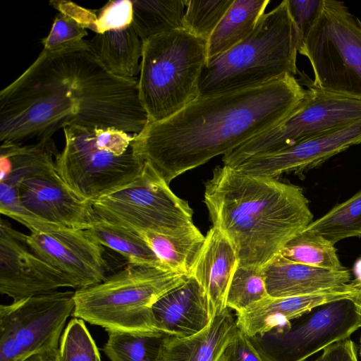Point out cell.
Segmentation results:
<instances>
[{
    "instance_id": "cell-1",
    "label": "cell",
    "mask_w": 361,
    "mask_h": 361,
    "mask_svg": "<svg viewBox=\"0 0 361 361\" xmlns=\"http://www.w3.org/2000/svg\"><path fill=\"white\" fill-rule=\"evenodd\" d=\"M305 93L294 75H286L261 85L200 96L172 116L147 123L135 134L134 147L169 185L281 124Z\"/></svg>"
},
{
    "instance_id": "cell-2",
    "label": "cell",
    "mask_w": 361,
    "mask_h": 361,
    "mask_svg": "<svg viewBox=\"0 0 361 361\" xmlns=\"http://www.w3.org/2000/svg\"><path fill=\"white\" fill-rule=\"evenodd\" d=\"M204 202L213 226L234 247L238 267H263L313 221L300 187L226 165L205 183Z\"/></svg>"
},
{
    "instance_id": "cell-3",
    "label": "cell",
    "mask_w": 361,
    "mask_h": 361,
    "mask_svg": "<svg viewBox=\"0 0 361 361\" xmlns=\"http://www.w3.org/2000/svg\"><path fill=\"white\" fill-rule=\"evenodd\" d=\"M300 43L288 0L264 13L254 30L224 54L208 61L200 79V96L261 85L295 75Z\"/></svg>"
},
{
    "instance_id": "cell-4",
    "label": "cell",
    "mask_w": 361,
    "mask_h": 361,
    "mask_svg": "<svg viewBox=\"0 0 361 361\" xmlns=\"http://www.w3.org/2000/svg\"><path fill=\"white\" fill-rule=\"evenodd\" d=\"M78 104L69 83L51 54L37 59L0 92L1 143L51 138L74 123Z\"/></svg>"
},
{
    "instance_id": "cell-5",
    "label": "cell",
    "mask_w": 361,
    "mask_h": 361,
    "mask_svg": "<svg viewBox=\"0 0 361 361\" xmlns=\"http://www.w3.org/2000/svg\"><path fill=\"white\" fill-rule=\"evenodd\" d=\"M188 275L128 263L102 282L77 289L73 316L106 331L157 333L152 307Z\"/></svg>"
},
{
    "instance_id": "cell-6",
    "label": "cell",
    "mask_w": 361,
    "mask_h": 361,
    "mask_svg": "<svg viewBox=\"0 0 361 361\" xmlns=\"http://www.w3.org/2000/svg\"><path fill=\"white\" fill-rule=\"evenodd\" d=\"M63 129L65 146L55 158L56 171L81 199L92 202L141 173L145 161L135 149V134L73 124Z\"/></svg>"
},
{
    "instance_id": "cell-7",
    "label": "cell",
    "mask_w": 361,
    "mask_h": 361,
    "mask_svg": "<svg viewBox=\"0 0 361 361\" xmlns=\"http://www.w3.org/2000/svg\"><path fill=\"white\" fill-rule=\"evenodd\" d=\"M207 42L183 29L142 41L138 93L148 123L165 120L200 97Z\"/></svg>"
},
{
    "instance_id": "cell-8",
    "label": "cell",
    "mask_w": 361,
    "mask_h": 361,
    "mask_svg": "<svg viewBox=\"0 0 361 361\" xmlns=\"http://www.w3.org/2000/svg\"><path fill=\"white\" fill-rule=\"evenodd\" d=\"M54 51L73 79L78 98L80 111L73 125L114 128L133 134L143 130L148 116L140 100L136 78L109 71L85 39Z\"/></svg>"
},
{
    "instance_id": "cell-9",
    "label": "cell",
    "mask_w": 361,
    "mask_h": 361,
    "mask_svg": "<svg viewBox=\"0 0 361 361\" xmlns=\"http://www.w3.org/2000/svg\"><path fill=\"white\" fill-rule=\"evenodd\" d=\"M298 52L312 67V84L361 101V21L343 2L322 0Z\"/></svg>"
},
{
    "instance_id": "cell-10",
    "label": "cell",
    "mask_w": 361,
    "mask_h": 361,
    "mask_svg": "<svg viewBox=\"0 0 361 361\" xmlns=\"http://www.w3.org/2000/svg\"><path fill=\"white\" fill-rule=\"evenodd\" d=\"M91 204L98 219L135 232L173 235L196 228L188 202L147 161L133 180Z\"/></svg>"
},
{
    "instance_id": "cell-11",
    "label": "cell",
    "mask_w": 361,
    "mask_h": 361,
    "mask_svg": "<svg viewBox=\"0 0 361 361\" xmlns=\"http://www.w3.org/2000/svg\"><path fill=\"white\" fill-rule=\"evenodd\" d=\"M305 85L303 100L286 120L224 155V165L235 167L251 157L281 151L361 120L360 100L325 91L312 81Z\"/></svg>"
},
{
    "instance_id": "cell-12",
    "label": "cell",
    "mask_w": 361,
    "mask_h": 361,
    "mask_svg": "<svg viewBox=\"0 0 361 361\" xmlns=\"http://www.w3.org/2000/svg\"><path fill=\"white\" fill-rule=\"evenodd\" d=\"M282 328L249 337L266 361H305L361 327L360 307L350 298L313 308Z\"/></svg>"
},
{
    "instance_id": "cell-13",
    "label": "cell",
    "mask_w": 361,
    "mask_h": 361,
    "mask_svg": "<svg viewBox=\"0 0 361 361\" xmlns=\"http://www.w3.org/2000/svg\"><path fill=\"white\" fill-rule=\"evenodd\" d=\"M75 291H54L0 306V361H23L58 348Z\"/></svg>"
},
{
    "instance_id": "cell-14",
    "label": "cell",
    "mask_w": 361,
    "mask_h": 361,
    "mask_svg": "<svg viewBox=\"0 0 361 361\" xmlns=\"http://www.w3.org/2000/svg\"><path fill=\"white\" fill-rule=\"evenodd\" d=\"M25 235L1 219L0 293L18 301L61 288H75L68 277L32 251Z\"/></svg>"
},
{
    "instance_id": "cell-15",
    "label": "cell",
    "mask_w": 361,
    "mask_h": 361,
    "mask_svg": "<svg viewBox=\"0 0 361 361\" xmlns=\"http://www.w3.org/2000/svg\"><path fill=\"white\" fill-rule=\"evenodd\" d=\"M25 240L32 252L68 277L76 289L97 284L107 276L104 247L85 230L35 232L26 235Z\"/></svg>"
},
{
    "instance_id": "cell-16",
    "label": "cell",
    "mask_w": 361,
    "mask_h": 361,
    "mask_svg": "<svg viewBox=\"0 0 361 361\" xmlns=\"http://www.w3.org/2000/svg\"><path fill=\"white\" fill-rule=\"evenodd\" d=\"M17 187L24 207L45 221L86 230L97 221L91 202L63 180L56 166L21 180Z\"/></svg>"
},
{
    "instance_id": "cell-17",
    "label": "cell",
    "mask_w": 361,
    "mask_h": 361,
    "mask_svg": "<svg viewBox=\"0 0 361 361\" xmlns=\"http://www.w3.org/2000/svg\"><path fill=\"white\" fill-rule=\"evenodd\" d=\"M360 143L361 120L341 130L281 151L251 157L232 168L249 175L276 178L283 173L307 171Z\"/></svg>"
},
{
    "instance_id": "cell-18",
    "label": "cell",
    "mask_w": 361,
    "mask_h": 361,
    "mask_svg": "<svg viewBox=\"0 0 361 361\" xmlns=\"http://www.w3.org/2000/svg\"><path fill=\"white\" fill-rule=\"evenodd\" d=\"M266 288L272 298L353 292L349 269L330 270L288 260L277 255L263 267Z\"/></svg>"
},
{
    "instance_id": "cell-19",
    "label": "cell",
    "mask_w": 361,
    "mask_h": 361,
    "mask_svg": "<svg viewBox=\"0 0 361 361\" xmlns=\"http://www.w3.org/2000/svg\"><path fill=\"white\" fill-rule=\"evenodd\" d=\"M152 312L159 332L179 338L198 333L214 317L204 290L192 276L158 299Z\"/></svg>"
},
{
    "instance_id": "cell-20",
    "label": "cell",
    "mask_w": 361,
    "mask_h": 361,
    "mask_svg": "<svg viewBox=\"0 0 361 361\" xmlns=\"http://www.w3.org/2000/svg\"><path fill=\"white\" fill-rule=\"evenodd\" d=\"M237 267V255L231 243L221 230L212 226L205 236L190 276L204 290L213 316L227 307L228 290Z\"/></svg>"
},
{
    "instance_id": "cell-21",
    "label": "cell",
    "mask_w": 361,
    "mask_h": 361,
    "mask_svg": "<svg viewBox=\"0 0 361 361\" xmlns=\"http://www.w3.org/2000/svg\"><path fill=\"white\" fill-rule=\"evenodd\" d=\"M351 293L336 292L285 298L268 296L240 313L238 328L248 337L282 328L319 305L350 298Z\"/></svg>"
},
{
    "instance_id": "cell-22",
    "label": "cell",
    "mask_w": 361,
    "mask_h": 361,
    "mask_svg": "<svg viewBox=\"0 0 361 361\" xmlns=\"http://www.w3.org/2000/svg\"><path fill=\"white\" fill-rule=\"evenodd\" d=\"M238 330L236 319L226 307L195 334L184 338L165 334L158 361H219Z\"/></svg>"
},
{
    "instance_id": "cell-23",
    "label": "cell",
    "mask_w": 361,
    "mask_h": 361,
    "mask_svg": "<svg viewBox=\"0 0 361 361\" xmlns=\"http://www.w3.org/2000/svg\"><path fill=\"white\" fill-rule=\"evenodd\" d=\"M89 47L112 73L126 78L140 74L142 40L132 23L126 26L96 33L86 40Z\"/></svg>"
},
{
    "instance_id": "cell-24",
    "label": "cell",
    "mask_w": 361,
    "mask_h": 361,
    "mask_svg": "<svg viewBox=\"0 0 361 361\" xmlns=\"http://www.w3.org/2000/svg\"><path fill=\"white\" fill-rule=\"evenodd\" d=\"M59 153L51 138L30 145L1 143L0 183L18 188L21 180L55 167Z\"/></svg>"
},
{
    "instance_id": "cell-25",
    "label": "cell",
    "mask_w": 361,
    "mask_h": 361,
    "mask_svg": "<svg viewBox=\"0 0 361 361\" xmlns=\"http://www.w3.org/2000/svg\"><path fill=\"white\" fill-rule=\"evenodd\" d=\"M269 2L234 0L207 41V62L243 41L254 30Z\"/></svg>"
},
{
    "instance_id": "cell-26",
    "label": "cell",
    "mask_w": 361,
    "mask_h": 361,
    "mask_svg": "<svg viewBox=\"0 0 361 361\" xmlns=\"http://www.w3.org/2000/svg\"><path fill=\"white\" fill-rule=\"evenodd\" d=\"M137 233L169 269L188 276L205 240V236L197 227L173 235L147 231Z\"/></svg>"
},
{
    "instance_id": "cell-27",
    "label": "cell",
    "mask_w": 361,
    "mask_h": 361,
    "mask_svg": "<svg viewBox=\"0 0 361 361\" xmlns=\"http://www.w3.org/2000/svg\"><path fill=\"white\" fill-rule=\"evenodd\" d=\"M85 231L95 242L119 253L130 264L149 265L172 271L157 257L137 232L98 219Z\"/></svg>"
},
{
    "instance_id": "cell-28",
    "label": "cell",
    "mask_w": 361,
    "mask_h": 361,
    "mask_svg": "<svg viewBox=\"0 0 361 361\" xmlns=\"http://www.w3.org/2000/svg\"><path fill=\"white\" fill-rule=\"evenodd\" d=\"M132 4V25L142 41L183 29L186 0H135Z\"/></svg>"
},
{
    "instance_id": "cell-29",
    "label": "cell",
    "mask_w": 361,
    "mask_h": 361,
    "mask_svg": "<svg viewBox=\"0 0 361 361\" xmlns=\"http://www.w3.org/2000/svg\"><path fill=\"white\" fill-rule=\"evenodd\" d=\"M279 254L292 262L313 267L336 271L345 269L334 245L306 228L293 237Z\"/></svg>"
},
{
    "instance_id": "cell-30",
    "label": "cell",
    "mask_w": 361,
    "mask_h": 361,
    "mask_svg": "<svg viewBox=\"0 0 361 361\" xmlns=\"http://www.w3.org/2000/svg\"><path fill=\"white\" fill-rule=\"evenodd\" d=\"M306 229L319 234L334 245L348 238H360L361 190L313 221Z\"/></svg>"
},
{
    "instance_id": "cell-31",
    "label": "cell",
    "mask_w": 361,
    "mask_h": 361,
    "mask_svg": "<svg viewBox=\"0 0 361 361\" xmlns=\"http://www.w3.org/2000/svg\"><path fill=\"white\" fill-rule=\"evenodd\" d=\"M107 333L102 351L111 361H158L165 334L114 331Z\"/></svg>"
},
{
    "instance_id": "cell-32",
    "label": "cell",
    "mask_w": 361,
    "mask_h": 361,
    "mask_svg": "<svg viewBox=\"0 0 361 361\" xmlns=\"http://www.w3.org/2000/svg\"><path fill=\"white\" fill-rule=\"evenodd\" d=\"M269 296L262 267H237L226 298V307L240 313Z\"/></svg>"
},
{
    "instance_id": "cell-33",
    "label": "cell",
    "mask_w": 361,
    "mask_h": 361,
    "mask_svg": "<svg viewBox=\"0 0 361 361\" xmlns=\"http://www.w3.org/2000/svg\"><path fill=\"white\" fill-rule=\"evenodd\" d=\"M234 0H186L183 29L206 42Z\"/></svg>"
},
{
    "instance_id": "cell-34",
    "label": "cell",
    "mask_w": 361,
    "mask_h": 361,
    "mask_svg": "<svg viewBox=\"0 0 361 361\" xmlns=\"http://www.w3.org/2000/svg\"><path fill=\"white\" fill-rule=\"evenodd\" d=\"M59 361H102L99 349L82 319L73 318L63 331Z\"/></svg>"
},
{
    "instance_id": "cell-35",
    "label": "cell",
    "mask_w": 361,
    "mask_h": 361,
    "mask_svg": "<svg viewBox=\"0 0 361 361\" xmlns=\"http://www.w3.org/2000/svg\"><path fill=\"white\" fill-rule=\"evenodd\" d=\"M86 28L72 16L60 11L54 18L49 35L42 40L43 50L54 51L83 40Z\"/></svg>"
},
{
    "instance_id": "cell-36",
    "label": "cell",
    "mask_w": 361,
    "mask_h": 361,
    "mask_svg": "<svg viewBox=\"0 0 361 361\" xmlns=\"http://www.w3.org/2000/svg\"><path fill=\"white\" fill-rule=\"evenodd\" d=\"M132 1H109L99 10L93 31L96 33H102L126 26L132 23Z\"/></svg>"
},
{
    "instance_id": "cell-37",
    "label": "cell",
    "mask_w": 361,
    "mask_h": 361,
    "mask_svg": "<svg viewBox=\"0 0 361 361\" xmlns=\"http://www.w3.org/2000/svg\"><path fill=\"white\" fill-rule=\"evenodd\" d=\"M322 4V0H288L289 11L298 32L299 45L316 20Z\"/></svg>"
},
{
    "instance_id": "cell-38",
    "label": "cell",
    "mask_w": 361,
    "mask_h": 361,
    "mask_svg": "<svg viewBox=\"0 0 361 361\" xmlns=\"http://www.w3.org/2000/svg\"><path fill=\"white\" fill-rule=\"evenodd\" d=\"M219 361H266L250 338L239 329L224 349Z\"/></svg>"
},
{
    "instance_id": "cell-39",
    "label": "cell",
    "mask_w": 361,
    "mask_h": 361,
    "mask_svg": "<svg viewBox=\"0 0 361 361\" xmlns=\"http://www.w3.org/2000/svg\"><path fill=\"white\" fill-rule=\"evenodd\" d=\"M312 361H358L357 347L348 338L326 347L322 354Z\"/></svg>"
},
{
    "instance_id": "cell-40",
    "label": "cell",
    "mask_w": 361,
    "mask_h": 361,
    "mask_svg": "<svg viewBox=\"0 0 361 361\" xmlns=\"http://www.w3.org/2000/svg\"><path fill=\"white\" fill-rule=\"evenodd\" d=\"M23 361H59V348L33 354Z\"/></svg>"
},
{
    "instance_id": "cell-41",
    "label": "cell",
    "mask_w": 361,
    "mask_h": 361,
    "mask_svg": "<svg viewBox=\"0 0 361 361\" xmlns=\"http://www.w3.org/2000/svg\"><path fill=\"white\" fill-rule=\"evenodd\" d=\"M353 271L355 279L351 281V284L353 286H361V257L355 261Z\"/></svg>"
},
{
    "instance_id": "cell-42",
    "label": "cell",
    "mask_w": 361,
    "mask_h": 361,
    "mask_svg": "<svg viewBox=\"0 0 361 361\" xmlns=\"http://www.w3.org/2000/svg\"><path fill=\"white\" fill-rule=\"evenodd\" d=\"M353 292L350 298L353 300L357 305L361 306V286H353Z\"/></svg>"
},
{
    "instance_id": "cell-43",
    "label": "cell",
    "mask_w": 361,
    "mask_h": 361,
    "mask_svg": "<svg viewBox=\"0 0 361 361\" xmlns=\"http://www.w3.org/2000/svg\"><path fill=\"white\" fill-rule=\"evenodd\" d=\"M360 355L361 356V336L360 338V348H359Z\"/></svg>"
},
{
    "instance_id": "cell-44",
    "label": "cell",
    "mask_w": 361,
    "mask_h": 361,
    "mask_svg": "<svg viewBox=\"0 0 361 361\" xmlns=\"http://www.w3.org/2000/svg\"><path fill=\"white\" fill-rule=\"evenodd\" d=\"M359 306V305H358ZM360 307V311H361V306H359Z\"/></svg>"
}]
</instances>
